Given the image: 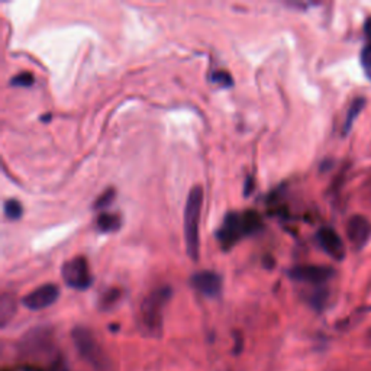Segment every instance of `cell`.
Returning <instances> with one entry per match:
<instances>
[{
	"label": "cell",
	"mask_w": 371,
	"mask_h": 371,
	"mask_svg": "<svg viewBox=\"0 0 371 371\" xmlns=\"http://www.w3.org/2000/svg\"><path fill=\"white\" fill-rule=\"evenodd\" d=\"M71 338L78 355L91 367L93 371H115L112 358L90 330L86 327H76L71 331Z\"/></svg>",
	"instance_id": "obj_4"
},
{
	"label": "cell",
	"mask_w": 371,
	"mask_h": 371,
	"mask_svg": "<svg viewBox=\"0 0 371 371\" xmlns=\"http://www.w3.org/2000/svg\"><path fill=\"white\" fill-rule=\"evenodd\" d=\"M203 206V189L196 184L192 188L184 206V240L186 250L193 261L200 257V215Z\"/></svg>",
	"instance_id": "obj_2"
},
{
	"label": "cell",
	"mask_w": 371,
	"mask_h": 371,
	"mask_svg": "<svg viewBox=\"0 0 371 371\" xmlns=\"http://www.w3.org/2000/svg\"><path fill=\"white\" fill-rule=\"evenodd\" d=\"M368 337H370V340H371V330H370V332H368Z\"/></svg>",
	"instance_id": "obj_24"
},
{
	"label": "cell",
	"mask_w": 371,
	"mask_h": 371,
	"mask_svg": "<svg viewBox=\"0 0 371 371\" xmlns=\"http://www.w3.org/2000/svg\"><path fill=\"white\" fill-rule=\"evenodd\" d=\"M251 190H253V178H251V177H247V180H245V192H244V195L248 196V195L251 193Z\"/></svg>",
	"instance_id": "obj_21"
},
{
	"label": "cell",
	"mask_w": 371,
	"mask_h": 371,
	"mask_svg": "<svg viewBox=\"0 0 371 371\" xmlns=\"http://www.w3.org/2000/svg\"><path fill=\"white\" fill-rule=\"evenodd\" d=\"M11 84L16 86V87H29L34 84V76H32V73H28V71L19 73L11 80Z\"/></svg>",
	"instance_id": "obj_19"
},
{
	"label": "cell",
	"mask_w": 371,
	"mask_h": 371,
	"mask_svg": "<svg viewBox=\"0 0 371 371\" xmlns=\"http://www.w3.org/2000/svg\"><path fill=\"white\" fill-rule=\"evenodd\" d=\"M364 106H365V99H364V98H357V99L351 103V106H350V109H348V112H347L345 122H344V135H347V133L351 131L354 122L357 121V118H358V115L361 113V111L364 109Z\"/></svg>",
	"instance_id": "obj_13"
},
{
	"label": "cell",
	"mask_w": 371,
	"mask_h": 371,
	"mask_svg": "<svg viewBox=\"0 0 371 371\" xmlns=\"http://www.w3.org/2000/svg\"><path fill=\"white\" fill-rule=\"evenodd\" d=\"M192 286L208 298H216L222 290V278L215 271H198L190 278Z\"/></svg>",
	"instance_id": "obj_11"
},
{
	"label": "cell",
	"mask_w": 371,
	"mask_h": 371,
	"mask_svg": "<svg viewBox=\"0 0 371 371\" xmlns=\"http://www.w3.org/2000/svg\"><path fill=\"white\" fill-rule=\"evenodd\" d=\"M113 198H115V190L113 189H108L106 192H103L98 198V200L95 203V209H105V208H108L113 202Z\"/></svg>",
	"instance_id": "obj_20"
},
{
	"label": "cell",
	"mask_w": 371,
	"mask_h": 371,
	"mask_svg": "<svg viewBox=\"0 0 371 371\" xmlns=\"http://www.w3.org/2000/svg\"><path fill=\"white\" fill-rule=\"evenodd\" d=\"M317 243L322 250L337 261H342L345 257V245L338 235V232L332 228H320L317 232Z\"/></svg>",
	"instance_id": "obj_10"
},
{
	"label": "cell",
	"mask_w": 371,
	"mask_h": 371,
	"mask_svg": "<svg viewBox=\"0 0 371 371\" xmlns=\"http://www.w3.org/2000/svg\"><path fill=\"white\" fill-rule=\"evenodd\" d=\"M121 298H122L121 289H116V288L108 289L106 292L102 293V296L99 299V309L101 310L113 309L118 305V302L121 300Z\"/></svg>",
	"instance_id": "obj_14"
},
{
	"label": "cell",
	"mask_w": 371,
	"mask_h": 371,
	"mask_svg": "<svg viewBox=\"0 0 371 371\" xmlns=\"http://www.w3.org/2000/svg\"><path fill=\"white\" fill-rule=\"evenodd\" d=\"M54 350L53 330L41 327L31 330L19 342V352L29 358H44Z\"/></svg>",
	"instance_id": "obj_5"
},
{
	"label": "cell",
	"mask_w": 371,
	"mask_h": 371,
	"mask_svg": "<svg viewBox=\"0 0 371 371\" xmlns=\"http://www.w3.org/2000/svg\"><path fill=\"white\" fill-rule=\"evenodd\" d=\"M16 313V299L11 293H4L0 299V325L5 328Z\"/></svg>",
	"instance_id": "obj_12"
},
{
	"label": "cell",
	"mask_w": 371,
	"mask_h": 371,
	"mask_svg": "<svg viewBox=\"0 0 371 371\" xmlns=\"http://www.w3.org/2000/svg\"><path fill=\"white\" fill-rule=\"evenodd\" d=\"M360 63L364 70V74L371 80V44L365 45L362 49L360 56Z\"/></svg>",
	"instance_id": "obj_17"
},
{
	"label": "cell",
	"mask_w": 371,
	"mask_h": 371,
	"mask_svg": "<svg viewBox=\"0 0 371 371\" xmlns=\"http://www.w3.org/2000/svg\"><path fill=\"white\" fill-rule=\"evenodd\" d=\"M5 216L9 219V220H18L21 219L22 213H24V209H22V205L19 200L16 199H9L5 202Z\"/></svg>",
	"instance_id": "obj_16"
},
{
	"label": "cell",
	"mask_w": 371,
	"mask_h": 371,
	"mask_svg": "<svg viewBox=\"0 0 371 371\" xmlns=\"http://www.w3.org/2000/svg\"><path fill=\"white\" fill-rule=\"evenodd\" d=\"M347 237L355 250H362L371 238V223L361 215H354L347 223Z\"/></svg>",
	"instance_id": "obj_9"
},
{
	"label": "cell",
	"mask_w": 371,
	"mask_h": 371,
	"mask_svg": "<svg viewBox=\"0 0 371 371\" xmlns=\"http://www.w3.org/2000/svg\"><path fill=\"white\" fill-rule=\"evenodd\" d=\"M61 275L68 288L74 290H86L91 286V275L88 270L87 260L81 255L71 258L64 263Z\"/></svg>",
	"instance_id": "obj_6"
},
{
	"label": "cell",
	"mask_w": 371,
	"mask_h": 371,
	"mask_svg": "<svg viewBox=\"0 0 371 371\" xmlns=\"http://www.w3.org/2000/svg\"><path fill=\"white\" fill-rule=\"evenodd\" d=\"M210 78H212L213 83H218V84H220L222 87H230L232 84H234V80H232V76H230L228 71H225V70H218V71L212 73Z\"/></svg>",
	"instance_id": "obj_18"
},
{
	"label": "cell",
	"mask_w": 371,
	"mask_h": 371,
	"mask_svg": "<svg viewBox=\"0 0 371 371\" xmlns=\"http://www.w3.org/2000/svg\"><path fill=\"white\" fill-rule=\"evenodd\" d=\"M335 271L328 265H298L289 271V277L296 282L320 286L334 277Z\"/></svg>",
	"instance_id": "obj_7"
},
{
	"label": "cell",
	"mask_w": 371,
	"mask_h": 371,
	"mask_svg": "<svg viewBox=\"0 0 371 371\" xmlns=\"http://www.w3.org/2000/svg\"><path fill=\"white\" fill-rule=\"evenodd\" d=\"M173 296L170 286L154 289L139 308V323L141 330L153 338H160L163 334V312Z\"/></svg>",
	"instance_id": "obj_3"
},
{
	"label": "cell",
	"mask_w": 371,
	"mask_h": 371,
	"mask_svg": "<svg viewBox=\"0 0 371 371\" xmlns=\"http://www.w3.org/2000/svg\"><path fill=\"white\" fill-rule=\"evenodd\" d=\"M96 225L102 232H113V230L119 229L121 219L118 215H113V213H102L98 218Z\"/></svg>",
	"instance_id": "obj_15"
},
{
	"label": "cell",
	"mask_w": 371,
	"mask_h": 371,
	"mask_svg": "<svg viewBox=\"0 0 371 371\" xmlns=\"http://www.w3.org/2000/svg\"><path fill=\"white\" fill-rule=\"evenodd\" d=\"M235 340H237V347H235V352L238 354L240 351H241V342H243V340H241V337L237 334L235 335Z\"/></svg>",
	"instance_id": "obj_23"
},
{
	"label": "cell",
	"mask_w": 371,
	"mask_h": 371,
	"mask_svg": "<svg viewBox=\"0 0 371 371\" xmlns=\"http://www.w3.org/2000/svg\"><path fill=\"white\" fill-rule=\"evenodd\" d=\"M263 228V219L255 210H245L243 213L230 212L225 216L222 226L218 229L216 237L223 250L234 247L241 238L255 234Z\"/></svg>",
	"instance_id": "obj_1"
},
{
	"label": "cell",
	"mask_w": 371,
	"mask_h": 371,
	"mask_svg": "<svg viewBox=\"0 0 371 371\" xmlns=\"http://www.w3.org/2000/svg\"><path fill=\"white\" fill-rule=\"evenodd\" d=\"M59 296H60V289L56 285L49 283L36 288L35 290L24 296L22 305L29 310H42L54 305Z\"/></svg>",
	"instance_id": "obj_8"
},
{
	"label": "cell",
	"mask_w": 371,
	"mask_h": 371,
	"mask_svg": "<svg viewBox=\"0 0 371 371\" xmlns=\"http://www.w3.org/2000/svg\"><path fill=\"white\" fill-rule=\"evenodd\" d=\"M364 31H365L367 36L371 39V16L365 21V24H364Z\"/></svg>",
	"instance_id": "obj_22"
}]
</instances>
